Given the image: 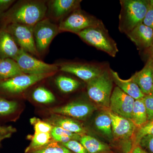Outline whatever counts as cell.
<instances>
[{"instance_id":"1","label":"cell","mask_w":153,"mask_h":153,"mask_svg":"<svg viewBox=\"0 0 153 153\" xmlns=\"http://www.w3.org/2000/svg\"><path fill=\"white\" fill-rule=\"evenodd\" d=\"M47 2L24 0L16 2L0 18L2 28L11 24H19L33 27L46 18Z\"/></svg>"},{"instance_id":"10","label":"cell","mask_w":153,"mask_h":153,"mask_svg":"<svg viewBox=\"0 0 153 153\" xmlns=\"http://www.w3.org/2000/svg\"><path fill=\"white\" fill-rule=\"evenodd\" d=\"M97 110L94 105L82 101L71 102L65 105L50 108L51 114L61 115L78 120H86Z\"/></svg>"},{"instance_id":"42","label":"cell","mask_w":153,"mask_h":153,"mask_svg":"<svg viewBox=\"0 0 153 153\" xmlns=\"http://www.w3.org/2000/svg\"><path fill=\"white\" fill-rule=\"evenodd\" d=\"M149 1L150 3L151 4L153 7V0H150V1Z\"/></svg>"},{"instance_id":"21","label":"cell","mask_w":153,"mask_h":153,"mask_svg":"<svg viewBox=\"0 0 153 153\" xmlns=\"http://www.w3.org/2000/svg\"><path fill=\"white\" fill-rule=\"evenodd\" d=\"M24 74L16 60L11 58L1 59L0 62V81L10 79Z\"/></svg>"},{"instance_id":"3","label":"cell","mask_w":153,"mask_h":153,"mask_svg":"<svg viewBox=\"0 0 153 153\" xmlns=\"http://www.w3.org/2000/svg\"><path fill=\"white\" fill-rule=\"evenodd\" d=\"M76 35L86 44L105 52L111 57H115L119 52L117 44L110 36L103 24L87 28Z\"/></svg>"},{"instance_id":"20","label":"cell","mask_w":153,"mask_h":153,"mask_svg":"<svg viewBox=\"0 0 153 153\" xmlns=\"http://www.w3.org/2000/svg\"><path fill=\"white\" fill-rule=\"evenodd\" d=\"M79 142L88 153H113L108 145L89 135L82 136Z\"/></svg>"},{"instance_id":"40","label":"cell","mask_w":153,"mask_h":153,"mask_svg":"<svg viewBox=\"0 0 153 153\" xmlns=\"http://www.w3.org/2000/svg\"><path fill=\"white\" fill-rule=\"evenodd\" d=\"M149 60L150 61H151L153 67V55H150V57H149Z\"/></svg>"},{"instance_id":"34","label":"cell","mask_w":153,"mask_h":153,"mask_svg":"<svg viewBox=\"0 0 153 153\" xmlns=\"http://www.w3.org/2000/svg\"><path fill=\"white\" fill-rule=\"evenodd\" d=\"M143 100L146 109L148 120L153 119V95H146Z\"/></svg>"},{"instance_id":"18","label":"cell","mask_w":153,"mask_h":153,"mask_svg":"<svg viewBox=\"0 0 153 153\" xmlns=\"http://www.w3.org/2000/svg\"><path fill=\"white\" fill-rule=\"evenodd\" d=\"M20 48L10 33L4 29L0 30V58L15 60Z\"/></svg>"},{"instance_id":"14","label":"cell","mask_w":153,"mask_h":153,"mask_svg":"<svg viewBox=\"0 0 153 153\" xmlns=\"http://www.w3.org/2000/svg\"><path fill=\"white\" fill-rule=\"evenodd\" d=\"M81 0H51L47 1L49 19L61 21L73 11L80 8Z\"/></svg>"},{"instance_id":"30","label":"cell","mask_w":153,"mask_h":153,"mask_svg":"<svg viewBox=\"0 0 153 153\" xmlns=\"http://www.w3.org/2000/svg\"><path fill=\"white\" fill-rule=\"evenodd\" d=\"M17 102L0 98V116H6L16 111L18 108Z\"/></svg>"},{"instance_id":"24","label":"cell","mask_w":153,"mask_h":153,"mask_svg":"<svg viewBox=\"0 0 153 153\" xmlns=\"http://www.w3.org/2000/svg\"><path fill=\"white\" fill-rule=\"evenodd\" d=\"M55 84L58 89L63 93L73 92L80 86V83L78 80L65 75L57 76L55 79Z\"/></svg>"},{"instance_id":"38","label":"cell","mask_w":153,"mask_h":153,"mask_svg":"<svg viewBox=\"0 0 153 153\" xmlns=\"http://www.w3.org/2000/svg\"><path fill=\"white\" fill-rule=\"evenodd\" d=\"M54 140L60 143H64L68 142L71 140H73L70 137L64 136H57L52 137Z\"/></svg>"},{"instance_id":"44","label":"cell","mask_w":153,"mask_h":153,"mask_svg":"<svg viewBox=\"0 0 153 153\" xmlns=\"http://www.w3.org/2000/svg\"><path fill=\"white\" fill-rule=\"evenodd\" d=\"M1 58H0V62H1Z\"/></svg>"},{"instance_id":"29","label":"cell","mask_w":153,"mask_h":153,"mask_svg":"<svg viewBox=\"0 0 153 153\" xmlns=\"http://www.w3.org/2000/svg\"><path fill=\"white\" fill-rule=\"evenodd\" d=\"M30 122L34 127L35 132L51 133L53 126L47 122L34 117L30 119Z\"/></svg>"},{"instance_id":"28","label":"cell","mask_w":153,"mask_h":153,"mask_svg":"<svg viewBox=\"0 0 153 153\" xmlns=\"http://www.w3.org/2000/svg\"><path fill=\"white\" fill-rule=\"evenodd\" d=\"M148 135H153V119L148 120L141 127L137 128L132 139L133 149L138 145L142 138Z\"/></svg>"},{"instance_id":"16","label":"cell","mask_w":153,"mask_h":153,"mask_svg":"<svg viewBox=\"0 0 153 153\" xmlns=\"http://www.w3.org/2000/svg\"><path fill=\"white\" fill-rule=\"evenodd\" d=\"M126 35L140 49H149L152 46L153 30L143 23Z\"/></svg>"},{"instance_id":"37","label":"cell","mask_w":153,"mask_h":153,"mask_svg":"<svg viewBox=\"0 0 153 153\" xmlns=\"http://www.w3.org/2000/svg\"><path fill=\"white\" fill-rule=\"evenodd\" d=\"M14 0H0V18L16 2Z\"/></svg>"},{"instance_id":"41","label":"cell","mask_w":153,"mask_h":153,"mask_svg":"<svg viewBox=\"0 0 153 153\" xmlns=\"http://www.w3.org/2000/svg\"><path fill=\"white\" fill-rule=\"evenodd\" d=\"M150 55H153V44L152 47L149 49Z\"/></svg>"},{"instance_id":"13","label":"cell","mask_w":153,"mask_h":153,"mask_svg":"<svg viewBox=\"0 0 153 153\" xmlns=\"http://www.w3.org/2000/svg\"><path fill=\"white\" fill-rule=\"evenodd\" d=\"M105 110L111 119L114 140L132 138L137 129L133 122L130 119L115 114L108 109Z\"/></svg>"},{"instance_id":"19","label":"cell","mask_w":153,"mask_h":153,"mask_svg":"<svg viewBox=\"0 0 153 153\" xmlns=\"http://www.w3.org/2000/svg\"><path fill=\"white\" fill-rule=\"evenodd\" d=\"M110 72L114 82L125 93L131 97L135 100L141 99L144 97L145 94L131 77L129 79H123L120 77L116 71L110 69Z\"/></svg>"},{"instance_id":"4","label":"cell","mask_w":153,"mask_h":153,"mask_svg":"<svg viewBox=\"0 0 153 153\" xmlns=\"http://www.w3.org/2000/svg\"><path fill=\"white\" fill-rule=\"evenodd\" d=\"M113 82L110 70L105 69L100 75L87 82L88 95L99 106L108 109Z\"/></svg>"},{"instance_id":"11","label":"cell","mask_w":153,"mask_h":153,"mask_svg":"<svg viewBox=\"0 0 153 153\" xmlns=\"http://www.w3.org/2000/svg\"><path fill=\"white\" fill-rule=\"evenodd\" d=\"M57 64L60 71L73 74L86 83L100 75L105 69L102 66L92 63L67 62Z\"/></svg>"},{"instance_id":"23","label":"cell","mask_w":153,"mask_h":153,"mask_svg":"<svg viewBox=\"0 0 153 153\" xmlns=\"http://www.w3.org/2000/svg\"><path fill=\"white\" fill-rule=\"evenodd\" d=\"M131 120L137 128L140 127L147 122V113L143 99L135 100Z\"/></svg>"},{"instance_id":"17","label":"cell","mask_w":153,"mask_h":153,"mask_svg":"<svg viewBox=\"0 0 153 153\" xmlns=\"http://www.w3.org/2000/svg\"><path fill=\"white\" fill-rule=\"evenodd\" d=\"M131 77L145 95L151 94L153 87V67L149 60L142 69Z\"/></svg>"},{"instance_id":"25","label":"cell","mask_w":153,"mask_h":153,"mask_svg":"<svg viewBox=\"0 0 153 153\" xmlns=\"http://www.w3.org/2000/svg\"><path fill=\"white\" fill-rule=\"evenodd\" d=\"M31 140L30 145L25 149V153L44 146L53 140L51 133L35 132L28 137Z\"/></svg>"},{"instance_id":"26","label":"cell","mask_w":153,"mask_h":153,"mask_svg":"<svg viewBox=\"0 0 153 153\" xmlns=\"http://www.w3.org/2000/svg\"><path fill=\"white\" fill-rule=\"evenodd\" d=\"M32 95L35 101L42 104L52 103L56 100L54 94L49 89L43 86L35 88Z\"/></svg>"},{"instance_id":"43","label":"cell","mask_w":153,"mask_h":153,"mask_svg":"<svg viewBox=\"0 0 153 153\" xmlns=\"http://www.w3.org/2000/svg\"><path fill=\"white\" fill-rule=\"evenodd\" d=\"M150 94H152V95H153V87L152 88V92H151Z\"/></svg>"},{"instance_id":"36","label":"cell","mask_w":153,"mask_h":153,"mask_svg":"<svg viewBox=\"0 0 153 153\" xmlns=\"http://www.w3.org/2000/svg\"><path fill=\"white\" fill-rule=\"evenodd\" d=\"M143 24L153 30V7L150 3L146 13L143 20Z\"/></svg>"},{"instance_id":"5","label":"cell","mask_w":153,"mask_h":153,"mask_svg":"<svg viewBox=\"0 0 153 153\" xmlns=\"http://www.w3.org/2000/svg\"><path fill=\"white\" fill-rule=\"evenodd\" d=\"M101 20L87 13L81 9H77L60 21L59 32H70L77 34L87 28L103 25Z\"/></svg>"},{"instance_id":"31","label":"cell","mask_w":153,"mask_h":153,"mask_svg":"<svg viewBox=\"0 0 153 153\" xmlns=\"http://www.w3.org/2000/svg\"><path fill=\"white\" fill-rule=\"evenodd\" d=\"M51 134L52 137L64 136L70 137L73 140L79 141L81 137V136L79 135L78 134L71 132L58 126H53L52 131L51 132Z\"/></svg>"},{"instance_id":"27","label":"cell","mask_w":153,"mask_h":153,"mask_svg":"<svg viewBox=\"0 0 153 153\" xmlns=\"http://www.w3.org/2000/svg\"><path fill=\"white\" fill-rule=\"evenodd\" d=\"M26 153H74L60 143L53 140L44 146Z\"/></svg>"},{"instance_id":"33","label":"cell","mask_w":153,"mask_h":153,"mask_svg":"<svg viewBox=\"0 0 153 153\" xmlns=\"http://www.w3.org/2000/svg\"><path fill=\"white\" fill-rule=\"evenodd\" d=\"M138 146L148 153H153V135L143 137L140 140Z\"/></svg>"},{"instance_id":"2","label":"cell","mask_w":153,"mask_h":153,"mask_svg":"<svg viewBox=\"0 0 153 153\" xmlns=\"http://www.w3.org/2000/svg\"><path fill=\"white\" fill-rule=\"evenodd\" d=\"M120 2L121 9L119 16V30L120 33L127 35L143 23L149 1L120 0Z\"/></svg>"},{"instance_id":"9","label":"cell","mask_w":153,"mask_h":153,"mask_svg":"<svg viewBox=\"0 0 153 153\" xmlns=\"http://www.w3.org/2000/svg\"><path fill=\"white\" fill-rule=\"evenodd\" d=\"M55 73L40 74H23L6 80L0 81V89L6 93L18 94L43 79Z\"/></svg>"},{"instance_id":"6","label":"cell","mask_w":153,"mask_h":153,"mask_svg":"<svg viewBox=\"0 0 153 153\" xmlns=\"http://www.w3.org/2000/svg\"><path fill=\"white\" fill-rule=\"evenodd\" d=\"M24 74H40L57 73L59 70L57 64H49L39 60L33 55L20 48L15 60Z\"/></svg>"},{"instance_id":"12","label":"cell","mask_w":153,"mask_h":153,"mask_svg":"<svg viewBox=\"0 0 153 153\" xmlns=\"http://www.w3.org/2000/svg\"><path fill=\"white\" fill-rule=\"evenodd\" d=\"M134 101L133 98L117 86L111 94L108 109L115 114L131 120Z\"/></svg>"},{"instance_id":"39","label":"cell","mask_w":153,"mask_h":153,"mask_svg":"<svg viewBox=\"0 0 153 153\" xmlns=\"http://www.w3.org/2000/svg\"><path fill=\"white\" fill-rule=\"evenodd\" d=\"M130 153H148L143 150L139 146H136L132 150Z\"/></svg>"},{"instance_id":"35","label":"cell","mask_w":153,"mask_h":153,"mask_svg":"<svg viewBox=\"0 0 153 153\" xmlns=\"http://www.w3.org/2000/svg\"><path fill=\"white\" fill-rule=\"evenodd\" d=\"M16 132V129L12 126H2L0 125V143L5 139L10 138Z\"/></svg>"},{"instance_id":"22","label":"cell","mask_w":153,"mask_h":153,"mask_svg":"<svg viewBox=\"0 0 153 153\" xmlns=\"http://www.w3.org/2000/svg\"><path fill=\"white\" fill-rule=\"evenodd\" d=\"M99 114L95 119L94 124L96 128L110 141L114 140L111 121L109 115L105 111Z\"/></svg>"},{"instance_id":"8","label":"cell","mask_w":153,"mask_h":153,"mask_svg":"<svg viewBox=\"0 0 153 153\" xmlns=\"http://www.w3.org/2000/svg\"><path fill=\"white\" fill-rule=\"evenodd\" d=\"M33 28L21 24H11L1 29H4L10 33L20 48L31 55L39 57L34 40Z\"/></svg>"},{"instance_id":"32","label":"cell","mask_w":153,"mask_h":153,"mask_svg":"<svg viewBox=\"0 0 153 153\" xmlns=\"http://www.w3.org/2000/svg\"><path fill=\"white\" fill-rule=\"evenodd\" d=\"M74 153H88L79 141L71 140L68 142L61 143Z\"/></svg>"},{"instance_id":"15","label":"cell","mask_w":153,"mask_h":153,"mask_svg":"<svg viewBox=\"0 0 153 153\" xmlns=\"http://www.w3.org/2000/svg\"><path fill=\"white\" fill-rule=\"evenodd\" d=\"M53 126H58L79 135L87 134V130L78 120L68 117L57 114H51L44 120Z\"/></svg>"},{"instance_id":"7","label":"cell","mask_w":153,"mask_h":153,"mask_svg":"<svg viewBox=\"0 0 153 153\" xmlns=\"http://www.w3.org/2000/svg\"><path fill=\"white\" fill-rule=\"evenodd\" d=\"M33 32L36 49L40 56L47 51L53 39L60 33L58 25L47 17L33 27Z\"/></svg>"}]
</instances>
